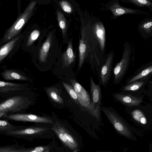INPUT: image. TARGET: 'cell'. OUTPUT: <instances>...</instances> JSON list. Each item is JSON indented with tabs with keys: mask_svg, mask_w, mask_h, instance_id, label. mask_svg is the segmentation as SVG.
<instances>
[{
	"mask_svg": "<svg viewBox=\"0 0 152 152\" xmlns=\"http://www.w3.org/2000/svg\"><path fill=\"white\" fill-rule=\"evenodd\" d=\"M36 4L35 1L29 3L23 12L5 32L2 38L3 43L10 40L20 32L23 26L31 17Z\"/></svg>",
	"mask_w": 152,
	"mask_h": 152,
	"instance_id": "obj_3",
	"label": "cell"
},
{
	"mask_svg": "<svg viewBox=\"0 0 152 152\" xmlns=\"http://www.w3.org/2000/svg\"><path fill=\"white\" fill-rule=\"evenodd\" d=\"M152 75H150L141 79L136 80L122 87L121 90L123 91H136L145 86L148 82Z\"/></svg>",
	"mask_w": 152,
	"mask_h": 152,
	"instance_id": "obj_19",
	"label": "cell"
},
{
	"mask_svg": "<svg viewBox=\"0 0 152 152\" xmlns=\"http://www.w3.org/2000/svg\"><path fill=\"white\" fill-rule=\"evenodd\" d=\"M52 41V33L50 32L48 35L39 50V57L40 62L43 63L46 62Z\"/></svg>",
	"mask_w": 152,
	"mask_h": 152,
	"instance_id": "obj_20",
	"label": "cell"
},
{
	"mask_svg": "<svg viewBox=\"0 0 152 152\" xmlns=\"http://www.w3.org/2000/svg\"><path fill=\"white\" fill-rule=\"evenodd\" d=\"M112 96L116 101L129 107L138 106L142 100L141 98L122 92L113 93Z\"/></svg>",
	"mask_w": 152,
	"mask_h": 152,
	"instance_id": "obj_11",
	"label": "cell"
},
{
	"mask_svg": "<svg viewBox=\"0 0 152 152\" xmlns=\"http://www.w3.org/2000/svg\"><path fill=\"white\" fill-rule=\"evenodd\" d=\"M114 53L110 51L107 56L105 62L102 66L100 73L101 84L104 86L108 83L111 77Z\"/></svg>",
	"mask_w": 152,
	"mask_h": 152,
	"instance_id": "obj_10",
	"label": "cell"
},
{
	"mask_svg": "<svg viewBox=\"0 0 152 152\" xmlns=\"http://www.w3.org/2000/svg\"><path fill=\"white\" fill-rule=\"evenodd\" d=\"M51 129L61 142L66 147L73 152H76V150L72 144L69 141L63 134L61 132L54 123Z\"/></svg>",
	"mask_w": 152,
	"mask_h": 152,
	"instance_id": "obj_24",
	"label": "cell"
},
{
	"mask_svg": "<svg viewBox=\"0 0 152 152\" xmlns=\"http://www.w3.org/2000/svg\"><path fill=\"white\" fill-rule=\"evenodd\" d=\"M90 89L91 101L89 105L86 108L87 111L99 121L100 117L102 94L99 86L94 82L91 76L90 79Z\"/></svg>",
	"mask_w": 152,
	"mask_h": 152,
	"instance_id": "obj_6",
	"label": "cell"
},
{
	"mask_svg": "<svg viewBox=\"0 0 152 152\" xmlns=\"http://www.w3.org/2000/svg\"><path fill=\"white\" fill-rule=\"evenodd\" d=\"M45 90L50 101L55 104H63L64 101L61 91L55 86L45 88Z\"/></svg>",
	"mask_w": 152,
	"mask_h": 152,
	"instance_id": "obj_17",
	"label": "cell"
},
{
	"mask_svg": "<svg viewBox=\"0 0 152 152\" xmlns=\"http://www.w3.org/2000/svg\"><path fill=\"white\" fill-rule=\"evenodd\" d=\"M3 118L8 120L17 121L30 122L37 123H43L53 125L54 120L53 116L45 114L39 115L32 114L15 113L6 114L0 118Z\"/></svg>",
	"mask_w": 152,
	"mask_h": 152,
	"instance_id": "obj_7",
	"label": "cell"
},
{
	"mask_svg": "<svg viewBox=\"0 0 152 152\" xmlns=\"http://www.w3.org/2000/svg\"><path fill=\"white\" fill-rule=\"evenodd\" d=\"M69 82L77 95L80 104L83 107H87L91 102L88 92L75 80L70 79Z\"/></svg>",
	"mask_w": 152,
	"mask_h": 152,
	"instance_id": "obj_12",
	"label": "cell"
},
{
	"mask_svg": "<svg viewBox=\"0 0 152 152\" xmlns=\"http://www.w3.org/2000/svg\"><path fill=\"white\" fill-rule=\"evenodd\" d=\"M63 85L73 101L77 104H80L77 95L72 86L69 83H63Z\"/></svg>",
	"mask_w": 152,
	"mask_h": 152,
	"instance_id": "obj_28",
	"label": "cell"
},
{
	"mask_svg": "<svg viewBox=\"0 0 152 152\" xmlns=\"http://www.w3.org/2000/svg\"><path fill=\"white\" fill-rule=\"evenodd\" d=\"M29 86L27 84L0 81V96L4 99L12 96L14 93H19L27 90Z\"/></svg>",
	"mask_w": 152,
	"mask_h": 152,
	"instance_id": "obj_9",
	"label": "cell"
},
{
	"mask_svg": "<svg viewBox=\"0 0 152 152\" xmlns=\"http://www.w3.org/2000/svg\"><path fill=\"white\" fill-rule=\"evenodd\" d=\"M131 115L133 118L136 121L143 124H145L147 121L143 113L140 110L136 109L131 112Z\"/></svg>",
	"mask_w": 152,
	"mask_h": 152,
	"instance_id": "obj_29",
	"label": "cell"
},
{
	"mask_svg": "<svg viewBox=\"0 0 152 152\" xmlns=\"http://www.w3.org/2000/svg\"><path fill=\"white\" fill-rule=\"evenodd\" d=\"M1 75L2 77L6 80H28L27 78L25 76L12 70H5L2 72Z\"/></svg>",
	"mask_w": 152,
	"mask_h": 152,
	"instance_id": "obj_23",
	"label": "cell"
},
{
	"mask_svg": "<svg viewBox=\"0 0 152 152\" xmlns=\"http://www.w3.org/2000/svg\"><path fill=\"white\" fill-rule=\"evenodd\" d=\"M57 19L59 26L61 29L63 37H65L67 30L66 21L64 14L60 11L57 12Z\"/></svg>",
	"mask_w": 152,
	"mask_h": 152,
	"instance_id": "obj_26",
	"label": "cell"
},
{
	"mask_svg": "<svg viewBox=\"0 0 152 152\" xmlns=\"http://www.w3.org/2000/svg\"><path fill=\"white\" fill-rule=\"evenodd\" d=\"M123 47L121 59L113 69V83L115 85L119 83L124 77L132 59V48L130 44L126 41L123 44Z\"/></svg>",
	"mask_w": 152,
	"mask_h": 152,
	"instance_id": "obj_4",
	"label": "cell"
},
{
	"mask_svg": "<svg viewBox=\"0 0 152 152\" xmlns=\"http://www.w3.org/2000/svg\"><path fill=\"white\" fill-rule=\"evenodd\" d=\"M40 34V32L37 29L33 31L30 34L26 43V46L29 47L38 39Z\"/></svg>",
	"mask_w": 152,
	"mask_h": 152,
	"instance_id": "obj_32",
	"label": "cell"
},
{
	"mask_svg": "<svg viewBox=\"0 0 152 152\" xmlns=\"http://www.w3.org/2000/svg\"><path fill=\"white\" fill-rule=\"evenodd\" d=\"M152 75V61L141 66L134 73L128 78L126 84Z\"/></svg>",
	"mask_w": 152,
	"mask_h": 152,
	"instance_id": "obj_13",
	"label": "cell"
},
{
	"mask_svg": "<svg viewBox=\"0 0 152 152\" xmlns=\"http://www.w3.org/2000/svg\"><path fill=\"white\" fill-rule=\"evenodd\" d=\"M110 9L115 16L126 14L141 15H148L149 14L145 11L137 9L127 8L120 5L117 2L114 3L110 6Z\"/></svg>",
	"mask_w": 152,
	"mask_h": 152,
	"instance_id": "obj_16",
	"label": "cell"
},
{
	"mask_svg": "<svg viewBox=\"0 0 152 152\" xmlns=\"http://www.w3.org/2000/svg\"><path fill=\"white\" fill-rule=\"evenodd\" d=\"M53 117L54 124L73 146L76 152L78 151L79 150V145L76 138L68 130L62 121L58 119L56 116Z\"/></svg>",
	"mask_w": 152,
	"mask_h": 152,
	"instance_id": "obj_14",
	"label": "cell"
},
{
	"mask_svg": "<svg viewBox=\"0 0 152 152\" xmlns=\"http://www.w3.org/2000/svg\"><path fill=\"white\" fill-rule=\"evenodd\" d=\"M126 2L140 7L148 8L151 11L152 10V2L150 0H126Z\"/></svg>",
	"mask_w": 152,
	"mask_h": 152,
	"instance_id": "obj_31",
	"label": "cell"
},
{
	"mask_svg": "<svg viewBox=\"0 0 152 152\" xmlns=\"http://www.w3.org/2000/svg\"><path fill=\"white\" fill-rule=\"evenodd\" d=\"M90 36L87 34L85 28L83 27L79 46V61L78 69L80 70L84 63L91 51V39Z\"/></svg>",
	"mask_w": 152,
	"mask_h": 152,
	"instance_id": "obj_8",
	"label": "cell"
},
{
	"mask_svg": "<svg viewBox=\"0 0 152 152\" xmlns=\"http://www.w3.org/2000/svg\"><path fill=\"white\" fill-rule=\"evenodd\" d=\"M93 37L98 42L101 50L104 52L106 37L105 31L103 24L100 22L96 23L93 27Z\"/></svg>",
	"mask_w": 152,
	"mask_h": 152,
	"instance_id": "obj_15",
	"label": "cell"
},
{
	"mask_svg": "<svg viewBox=\"0 0 152 152\" xmlns=\"http://www.w3.org/2000/svg\"><path fill=\"white\" fill-rule=\"evenodd\" d=\"M60 5L62 9L65 12L68 13H71L73 11V7L70 4L68 1L62 0L60 1Z\"/></svg>",
	"mask_w": 152,
	"mask_h": 152,
	"instance_id": "obj_33",
	"label": "cell"
},
{
	"mask_svg": "<svg viewBox=\"0 0 152 152\" xmlns=\"http://www.w3.org/2000/svg\"><path fill=\"white\" fill-rule=\"evenodd\" d=\"M138 30L142 37H152V18L144 19L138 24Z\"/></svg>",
	"mask_w": 152,
	"mask_h": 152,
	"instance_id": "obj_18",
	"label": "cell"
},
{
	"mask_svg": "<svg viewBox=\"0 0 152 152\" xmlns=\"http://www.w3.org/2000/svg\"><path fill=\"white\" fill-rule=\"evenodd\" d=\"M52 125L37 123L30 126L4 133L2 134L15 138L31 141L35 140L51 139L55 135L51 129Z\"/></svg>",
	"mask_w": 152,
	"mask_h": 152,
	"instance_id": "obj_1",
	"label": "cell"
},
{
	"mask_svg": "<svg viewBox=\"0 0 152 152\" xmlns=\"http://www.w3.org/2000/svg\"><path fill=\"white\" fill-rule=\"evenodd\" d=\"M75 55L74 52L72 39H70L68 42L66 50L62 55L63 63L65 66L68 67L74 61Z\"/></svg>",
	"mask_w": 152,
	"mask_h": 152,
	"instance_id": "obj_21",
	"label": "cell"
},
{
	"mask_svg": "<svg viewBox=\"0 0 152 152\" xmlns=\"http://www.w3.org/2000/svg\"><path fill=\"white\" fill-rule=\"evenodd\" d=\"M26 148L23 145H7L0 147V152H25Z\"/></svg>",
	"mask_w": 152,
	"mask_h": 152,
	"instance_id": "obj_27",
	"label": "cell"
},
{
	"mask_svg": "<svg viewBox=\"0 0 152 152\" xmlns=\"http://www.w3.org/2000/svg\"><path fill=\"white\" fill-rule=\"evenodd\" d=\"M8 120L1 119L0 120V134L22 128L25 126H16L10 124Z\"/></svg>",
	"mask_w": 152,
	"mask_h": 152,
	"instance_id": "obj_25",
	"label": "cell"
},
{
	"mask_svg": "<svg viewBox=\"0 0 152 152\" xmlns=\"http://www.w3.org/2000/svg\"><path fill=\"white\" fill-rule=\"evenodd\" d=\"M52 149V145L51 144L26 148L25 152H50Z\"/></svg>",
	"mask_w": 152,
	"mask_h": 152,
	"instance_id": "obj_30",
	"label": "cell"
},
{
	"mask_svg": "<svg viewBox=\"0 0 152 152\" xmlns=\"http://www.w3.org/2000/svg\"><path fill=\"white\" fill-rule=\"evenodd\" d=\"M20 37V36H18L12 39L1 47L0 49V62L13 49Z\"/></svg>",
	"mask_w": 152,
	"mask_h": 152,
	"instance_id": "obj_22",
	"label": "cell"
},
{
	"mask_svg": "<svg viewBox=\"0 0 152 152\" xmlns=\"http://www.w3.org/2000/svg\"><path fill=\"white\" fill-rule=\"evenodd\" d=\"M101 110L119 134L131 139L132 134L129 128L121 116L113 107L102 106Z\"/></svg>",
	"mask_w": 152,
	"mask_h": 152,
	"instance_id": "obj_5",
	"label": "cell"
},
{
	"mask_svg": "<svg viewBox=\"0 0 152 152\" xmlns=\"http://www.w3.org/2000/svg\"><path fill=\"white\" fill-rule=\"evenodd\" d=\"M33 97L20 94L3 99L0 104V118L6 114L23 113L34 105Z\"/></svg>",
	"mask_w": 152,
	"mask_h": 152,
	"instance_id": "obj_2",
	"label": "cell"
}]
</instances>
